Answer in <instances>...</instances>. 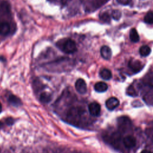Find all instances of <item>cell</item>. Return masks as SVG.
<instances>
[{
	"label": "cell",
	"instance_id": "6da1fadb",
	"mask_svg": "<svg viewBox=\"0 0 153 153\" xmlns=\"http://www.w3.org/2000/svg\"><path fill=\"white\" fill-rule=\"evenodd\" d=\"M57 47L63 52L71 54L76 51V45L74 41L69 38H65L60 40L57 43Z\"/></svg>",
	"mask_w": 153,
	"mask_h": 153
},
{
	"label": "cell",
	"instance_id": "7a4b0ae2",
	"mask_svg": "<svg viewBox=\"0 0 153 153\" xmlns=\"http://www.w3.org/2000/svg\"><path fill=\"white\" fill-rule=\"evenodd\" d=\"M108 1L109 0H87L85 2V10L87 11L96 10Z\"/></svg>",
	"mask_w": 153,
	"mask_h": 153
},
{
	"label": "cell",
	"instance_id": "3957f363",
	"mask_svg": "<svg viewBox=\"0 0 153 153\" xmlns=\"http://www.w3.org/2000/svg\"><path fill=\"white\" fill-rule=\"evenodd\" d=\"M75 87L76 90L81 94H85L87 92L86 82L82 78H79L78 79L76 80L75 84Z\"/></svg>",
	"mask_w": 153,
	"mask_h": 153
},
{
	"label": "cell",
	"instance_id": "277c9868",
	"mask_svg": "<svg viewBox=\"0 0 153 153\" xmlns=\"http://www.w3.org/2000/svg\"><path fill=\"white\" fill-rule=\"evenodd\" d=\"M128 67L134 72L137 73L142 70L143 68V65L138 60H131L128 62Z\"/></svg>",
	"mask_w": 153,
	"mask_h": 153
},
{
	"label": "cell",
	"instance_id": "5b68a950",
	"mask_svg": "<svg viewBox=\"0 0 153 153\" xmlns=\"http://www.w3.org/2000/svg\"><path fill=\"white\" fill-rule=\"evenodd\" d=\"M100 106L98 103L92 102L88 105L90 114L94 117H98L100 114Z\"/></svg>",
	"mask_w": 153,
	"mask_h": 153
},
{
	"label": "cell",
	"instance_id": "8992f818",
	"mask_svg": "<svg viewBox=\"0 0 153 153\" xmlns=\"http://www.w3.org/2000/svg\"><path fill=\"white\" fill-rule=\"evenodd\" d=\"M120 104V102L118 99L115 97H111L109 98L105 103L106 107L108 109L112 111L115 109Z\"/></svg>",
	"mask_w": 153,
	"mask_h": 153
},
{
	"label": "cell",
	"instance_id": "52a82bcc",
	"mask_svg": "<svg viewBox=\"0 0 153 153\" xmlns=\"http://www.w3.org/2000/svg\"><path fill=\"white\" fill-rule=\"evenodd\" d=\"M123 143L126 148H132L136 146V139L131 135L127 136L123 139Z\"/></svg>",
	"mask_w": 153,
	"mask_h": 153
},
{
	"label": "cell",
	"instance_id": "ba28073f",
	"mask_svg": "<svg viewBox=\"0 0 153 153\" xmlns=\"http://www.w3.org/2000/svg\"><path fill=\"white\" fill-rule=\"evenodd\" d=\"M100 54L102 57L105 60H109L112 56V51L111 48L106 45H103L100 48Z\"/></svg>",
	"mask_w": 153,
	"mask_h": 153
},
{
	"label": "cell",
	"instance_id": "9c48e42d",
	"mask_svg": "<svg viewBox=\"0 0 153 153\" xmlns=\"http://www.w3.org/2000/svg\"><path fill=\"white\" fill-rule=\"evenodd\" d=\"M10 32V26L5 21L0 22V34L1 35H7Z\"/></svg>",
	"mask_w": 153,
	"mask_h": 153
},
{
	"label": "cell",
	"instance_id": "30bf717a",
	"mask_svg": "<svg viewBox=\"0 0 153 153\" xmlns=\"http://www.w3.org/2000/svg\"><path fill=\"white\" fill-rule=\"evenodd\" d=\"M94 90L99 93H102V92H105V91L107 90L108 89V85L104 82H97L95 84L94 86Z\"/></svg>",
	"mask_w": 153,
	"mask_h": 153
},
{
	"label": "cell",
	"instance_id": "8fae6325",
	"mask_svg": "<svg viewBox=\"0 0 153 153\" xmlns=\"http://www.w3.org/2000/svg\"><path fill=\"white\" fill-rule=\"evenodd\" d=\"M100 76L105 80H109L112 78V73L108 69H103L100 71Z\"/></svg>",
	"mask_w": 153,
	"mask_h": 153
},
{
	"label": "cell",
	"instance_id": "7c38bea8",
	"mask_svg": "<svg viewBox=\"0 0 153 153\" xmlns=\"http://www.w3.org/2000/svg\"><path fill=\"white\" fill-rule=\"evenodd\" d=\"M8 102L10 104H11L12 105L15 106H20L22 104V102H21L20 99L14 95H10L9 96Z\"/></svg>",
	"mask_w": 153,
	"mask_h": 153
},
{
	"label": "cell",
	"instance_id": "4fadbf2b",
	"mask_svg": "<svg viewBox=\"0 0 153 153\" xmlns=\"http://www.w3.org/2000/svg\"><path fill=\"white\" fill-rule=\"evenodd\" d=\"M130 40L133 42H137L139 41V35L136 29L132 28L130 32Z\"/></svg>",
	"mask_w": 153,
	"mask_h": 153
},
{
	"label": "cell",
	"instance_id": "5bb4252c",
	"mask_svg": "<svg viewBox=\"0 0 153 153\" xmlns=\"http://www.w3.org/2000/svg\"><path fill=\"white\" fill-rule=\"evenodd\" d=\"M151 51V50L149 47L148 45H143L139 49V53L142 56L146 57L148 56Z\"/></svg>",
	"mask_w": 153,
	"mask_h": 153
},
{
	"label": "cell",
	"instance_id": "9a60e30c",
	"mask_svg": "<svg viewBox=\"0 0 153 153\" xmlns=\"http://www.w3.org/2000/svg\"><path fill=\"white\" fill-rule=\"evenodd\" d=\"M51 100V96L50 95V94L47 92H44L41 94L40 100L41 102L44 103H47L50 102Z\"/></svg>",
	"mask_w": 153,
	"mask_h": 153
},
{
	"label": "cell",
	"instance_id": "2e32d148",
	"mask_svg": "<svg viewBox=\"0 0 153 153\" xmlns=\"http://www.w3.org/2000/svg\"><path fill=\"white\" fill-rule=\"evenodd\" d=\"M99 18L100 20L106 23H109L111 21V16L107 12H104L100 14Z\"/></svg>",
	"mask_w": 153,
	"mask_h": 153
},
{
	"label": "cell",
	"instance_id": "e0dca14e",
	"mask_svg": "<svg viewBox=\"0 0 153 153\" xmlns=\"http://www.w3.org/2000/svg\"><path fill=\"white\" fill-rule=\"evenodd\" d=\"M144 21L148 24H153V12H148L144 17Z\"/></svg>",
	"mask_w": 153,
	"mask_h": 153
},
{
	"label": "cell",
	"instance_id": "ac0fdd59",
	"mask_svg": "<svg viewBox=\"0 0 153 153\" xmlns=\"http://www.w3.org/2000/svg\"><path fill=\"white\" fill-rule=\"evenodd\" d=\"M126 93L127 94L130 96H136L137 95L134 88L132 85H130L127 87L126 90Z\"/></svg>",
	"mask_w": 153,
	"mask_h": 153
},
{
	"label": "cell",
	"instance_id": "d6986e66",
	"mask_svg": "<svg viewBox=\"0 0 153 153\" xmlns=\"http://www.w3.org/2000/svg\"><path fill=\"white\" fill-rule=\"evenodd\" d=\"M112 17L116 20H118L121 17V13L118 10H114L112 12Z\"/></svg>",
	"mask_w": 153,
	"mask_h": 153
},
{
	"label": "cell",
	"instance_id": "ffe728a7",
	"mask_svg": "<svg viewBox=\"0 0 153 153\" xmlns=\"http://www.w3.org/2000/svg\"><path fill=\"white\" fill-rule=\"evenodd\" d=\"M131 0H117V2L122 5H127L130 2Z\"/></svg>",
	"mask_w": 153,
	"mask_h": 153
},
{
	"label": "cell",
	"instance_id": "44dd1931",
	"mask_svg": "<svg viewBox=\"0 0 153 153\" xmlns=\"http://www.w3.org/2000/svg\"><path fill=\"white\" fill-rule=\"evenodd\" d=\"M7 123L8 125H11L13 123V120L11 118H8L7 119Z\"/></svg>",
	"mask_w": 153,
	"mask_h": 153
},
{
	"label": "cell",
	"instance_id": "7402d4cb",
	"mask_svg": "<svg viewBox=\"0 0 153 153\" xmlns=\"http://www.w3.org/2000/svg\"><path fill=\"white\" fill-rule=\"evenodd\" d=\"M140 153H152V152L148 150H143V151H142V152Z\"/></svg>",
	"mask_w": 153,
	"mask_h": 153
},
{
	"label": "cell",
	"instance_id": "603a6c76",
	"mask_svg": "<svg viewBox=\"0 0 153 153\" xmlns=\"http://www.w3.org/2000/svg\"><path fill=\"white\" fill-rule=\"evenodd\" d=\"M1 111H2V105H1V103H0V113H1Z\"/></svg>",
	"mask_w": 153,
	"mask_h": 153
},
{
	"label": "cell",
	"instance_id": "cb8c5ba5",
	"mask_svg": "<svg viewBox=\"0 0 153 153\" xmlns=\"http://www.w3.org/2000/svg\"><path fill=\"white\" fill-rule=\"evenodd\" d=\"M67 1H68V0H62V1H63V2H65Z\"/></svg>",
	"mask_w": 153,
	"mask_h": 153
},
{
	"label": "cell",
	"instance_id": "d4e9b609",
	"mask_svg": "<svg viewBox=\"0 0 153 153\" xmlns=\"http://www.w3.org/2000/svg\"><path fill=\"white\" fill-rule=\"evenodd\" d=\"M2 123H0V128H1V126H2Z\"/></svg>",
	"mask_w": 153,
	"mask_h": 153
}]
</instances>
